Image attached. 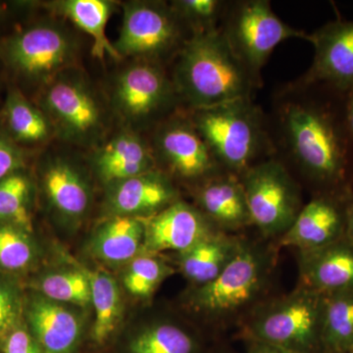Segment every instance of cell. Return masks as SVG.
I'll return each instance as SVG.
<instances>
[{"label": "cell", "mask_w": 353, "mask_h": 353, "mask_svg": "<svg viewBox=\"0 0 353 353\" xmlns=\"http://www.w3.org/2000/svg\"><path fill=\"white\" fill-rule=\"evenodd\" d=\"M347 94L321 83H290L268 118L276 155L316 194L353 192V139Z\"/></svg>", "instance_id": "6da1fadb"}, {"label": "cell", "mask_w": 353, "mask_h": 353, "mask_svg": "<svg viewBox=\"0 0 353 353\" xmlns=\"http://www.w3.org/2000/svg\"><path fill=\"white\" fill-rule=\"evenodd\" d=\"M171 80L188 111L252 99L261 85L234 54L220 29L190 34L176 53Z\"/></svg>", "instance_id": "7a4b0ae2"}, {"label": "cell", "mask_w": 353, "mask_h": 353, "mask_svg": "<svg viewBox=\"0 0 353 353\" xmlns=\"http://www.w3.org/2000/svg\"><path fill=\"white\" fill-rule=\"evenodd\" d=\"M277 248L243 239L240 252L226 268L214 280L190 292V309L219 328L243 323L263 303L273 280Z\"/></svg>", "instance_id": "3957f363"}, {"label": "cell", "mask_w": 353, "mask_h": 353, "mask_svg": "<svg viewBox=\"0 0 353 353\" xmlns=\"http://www.w3.org/2000/svg\"><path fill=\"white\" fill-rule=\"evenodd\" d=\"M188 112L223 170L241 176L276 155L268 117L252 99Z\"/></svg>", "instance_id": "277c9868"}, {"label": "cell", "mask_w": 353, "mask_h": 353, "mask_svg": "<svg viewBox=\"0 0 353 353\" xmlns=\"http://www.w3.org/2000/svg\"><path fill=\"white\" fill-rule=\"evenodd\" d=\"M324 299L299 284L290 294L259 304L243 320V338L296 353H322Z\"/></svg>", "instance_id": "5b68a950"}, {"label": "cell", "mask_w": 353, "mask_h": 353, "mask_svg": "<svg viewBox=\"0 0 353 353\" xmlns=\"http://www.w3.org/2000/svg\"><path fill=\"white\" fill-rule=\"evenodd\" d=\"M219 29L234 54L260 83L261 70L279 44L307 37L279 18L268 0L228 1Z\"/></svg>", "instance_id": "8992f818"}, {"label": "cell", "mask_w": 353, "mask_h": 353, "mask_svg": "<svg viewBox=\"0 0 353 353\" xmlns=\"http://www.w3.org/2000/svg\"><path fill=\"white\" fill-rule=\"evenodd\" d=\"M240 179L252 226L265 240H279L303 208L299 183L277 155L254 165Z\"/></svg>", "instance_id": "52a82bcc"}, {"label": "cell", "mask_w": 353, "mask_h": 353, "mask_svg": "<svg viewBox=\"0 0 353 353\" xmlns=\"http://www.w3.org/2000/svg\"><path fill=\"white\" fill-rule=\"evenodd\" d=\"M77 54L75 38L53 22L30 26L0 43V58L11 71L30 82L43 85L71 69Z\"/></svg>", "instance_id": "ba28073f"}, {"label": "cell", "mask_w": 353, "mask_h": 353, "mask_svg": "<svg viewBox=\"0 0 353 353\" xmlns=\"http://www.w3.org/2000/svg\"><path fill=\"white\" fill-rule=\"evenodd\" d=\"M41 104L53 131L69 143L94 145L104 131L99 99L85 77L72 68L44 85Z\"/></svg>", "instance_id": "9c48e42d"}, {"label": "cell", "mask_w": 353, "mask_h": 353, "mask_svg": "<svg viewBox=\"0 0 353 353\" xmlns=\"http://www.w3.org/2000/svg\"><path fill=\"white\" fill-rule=\"evenodd\" d=\"M123 10L119 38L114 48L120 58L136 57L158 62L172 51L180 50L183 37L180 18L171 6L157 1L127 2Z\"/></svg>", "instance_id": "30bf717a"}, {"label": "cell", "mask_w": 353, "mask_h": 353, "mask_svg": "<svg viewBox=\"0 0 353 353\" xmlns=\"http://www.w3.org/2000/svg\"><path fill=\"white\" fill-rule=\"evenodd\" d=\"M176 101L171 78L158 62H134L122 70L114 83V108L130 122L157 118Z\"/></svg>", "instance_id": "8fae6325"}, {"label": "cell", "mask_w": 353, "mask_h": 353, "mask_svg": "<svg viewBox=\"0 0 353 353\" xmlns=\"http://www.w3.org/2000/svg\"><path fill=\"white\" fill-rule=\"evenodd\" d=\"M155 159H160L171 173L183 180L201 182L223 170L216 161L189 112L164 121L154 134Z\"/></svg>", "instance_id": "7c38bea8"}, {"label": "cell", "mask_w": 353, "mask_h": 353, "mask_svg": "<svg viewBox=\"0 0 353 353\" xmlns=\"http://www.w3.org/2000/svg\"><path fill=\"white\" fill-rule=\"evenodd\" d=\"M314 57L301 78L305 83H321L347 94L353 87V20L329 21L307 34Z\"/></svg>", "instance_id": "4fadbf2b"}, {"label": "cell", "mask_w": 353, "mask_h": 353, "mask_svg": "<svg viewBox=\"0 0 353 353\" xmlns=\"http://www.w3.org/2000/svg\"><path fill=\"white\" fill-rule=\"evenodd\" d=\"M353 194H316L303 205L290 229L278 240L277 248L308 252L345 238V208Z\"/></svg>", "instance_id": "5bb4252c"}, {"label": "cell", "mask_w": 353, "mask_h": 353, "mask_svg": "<svg viewBox=\"0 0 353 353\" xmlns=\"http://www.w3.org/2000/svg\"><path fill=\"white\" fill-rule=\"evenodd\" d=\"M143 220V248L152 255L165 252H187L199 241L220 231L199 209L181 201Z\"/></svg>", "instance_id": "9a60e30c"}, {"label": "cell", "mask_w": 353, "mask_h": 353, "mask_svg": "<svg viewBox=\"0 0 353 353\" xmlns=\"http://www.w3.org/2000/svg\"><path fill=\"white\" fill-rule=\"evenodd\" d=\"M196 201L197 209L220 231L236 234L252 226L243 183L234 174L220 170L197 183Z\"/></svg>", "instance_id": "2e32d148"}, {"label": "cell", "mask_w": 353, "mask_h": 353, "mask_svg": "<svg viewBox=\"0 0 353 353\" xmlns=\"http://www.w3.org/2000/svg\"><path fill=\"white\" fill-rule=\"evenodd\" d=\"M29 330L44 353H75L83 336V323L62 303L36 294L25 307Z\"/></svg>", "instance_id": "e0dca14e"}, {"label": "cell", "mask_w": 353, "mask_h": 353, "mask_svg": "<svg viewBox=\"0 0 353 353\" xmlns=\"http://www.w3.org/2000/svg\"><path fill=\"white\" fill-rule=\"evenodd\" d=\"M299 284L320 294L353 290V245L343 238L317 250L297 252Z\"/></svg>", "instance_id": "ac0fdd59"}, {"label": "cell", "mask_w": 353, "mask_h": 353, "mask_svg": "<svg viewBox=\"0 0 353 353\" xmlns=\"http://www.w3.org/2000/svg\"><path fill=\"white\" fill-rule=\"evenodd\" d=\"M113 185L109 208L117 216L152 217L179 201L171 179L157 169Z\"/></svg>", "instance_id": "d6986e66"}, {"label": "cell", "mask_w": 353, "mask_h": 353, "mask_svg": "<svg viewBox=\"0 0 353 353\" xmlns=\"http://www.w3.org/2000/svg\"><path fill=\"white\" fill-rule=\"evenodd\" d=\"M95 169L102 180L113 183L157 169L152 146L138 134L123 132L95 153Z\"/></svg>", "instance_id": "ffe728a7"}, {"label": "cell", "mask_w": 353, "mask_h": 353, "mask_svg": "<svg viewBox=\"0 0 353 353\" xmlns=\"http://www.w3.org/2000/svg\"><path fill=\"white\" fill-rule=\"evenodd\" d=\"M44 192L53 209L70 220H79L90 203L88 183L81 171L68 160L54 157L44 167Z\"/></svg>", "instance_id": "44dd1931"}, {"label": "cell", "mask_w": 353, "mask_h": 353, "mask_svg": "<svg viewBox=\"0 0 353 353\" xmlns=\"http://www.w3.org/2000/svg\"><path fill=\"white\" fill-rule=\"evenodd\" d=\"M243 238L216 231L180 253L181 271L194 287L214 280L240 252Z\"/></svg>", "instance_id": "7402d4cb"}, {"label": "cell", "mask_w": 353, "mask_h": 353, "mask_svg": "<svg viewBox=\"0 0 353 353\" xmlns=\"http://www.w3.org/2000/svg\"><path fill=\"white\" fill-rule=\"evenodd\" d=\"M51 10L63 16L80 28L92 39V53L103 59L106 55L121 59L106 34V26L114 10L108 0H59L48 3Z\"/></svg>", "instance_id": "603a6c76"}, {"label": "cell", "mask_w": 353, "mask_h": 353, "mask_svg": "<svg viewBox=\"0 0 353 353\" xmlns=\"http://www.w3.org/2000/svg\"><path fill=\"white\" fill-rule=\"evenodd\" d=\"M145 241L143 218L116 216L102 225L92 241L94 256L111 263L128 261L138 254Z\"/></svg>", "instance_id": "cb8c5ba5"}, {"label": "cell", "mask_w": 353, "mask_h": 353, "mask_svg": "<svg viewBox=\"0 0 353 353\" xmlns=\"http://www.w3.org/2000/svg\"><path fill=\"white\" fill-rule=\"evenodd\" d=\"M3 117L9 138L15 143H44L53 132L48 116L28 101L17 88H11L7 94Z\"/></svg>", "instance_id": "d4e9b609"}, {"label": "cell", "mask_w": 353, "mask_h": 353, "mask_svg": "<svg viewBox=\"0 0 353 353\" xmlns=\"http://www.w3.org/2000/svg\"><path fill=\"white\" fill-rule=\"evenodd\" d=\"M353 347V290L326 294L323 308L322 353H348Z\"/></svg>", "instance_id": "484cf974"}, {"label": "cell", "mask_w": 353, "mask_h": 353, "mask_svg": "<svg viewBox=\"0 0 353 353\" xmlns=\"http://www.w3.org/2000/svg\"><path fill=\"white\" fill-rule=\"evenodd\" d=\"M92 303L94 308V323L92 340L102 345L112 336L122 314L121 292L115 279L104 271L90 276Z\"/></svg>", "instance_id": "4316f807"}, {"label": "cell", "mask_w": 353, "mask_h": 353, "mask_svg": "<svg viewBox=\"0 0 353 353\" xmlns=\"http://www.w3.org/2000/svg\"><path fill=\"white\" fill-rule=\"evenodd\" d=\"M196 339L178 325L157 323L146 327L130 341L129 353H197Z\"/></svg>", "instance_id": "83f0119b"}, {"label": "cell", "mask_w": 353, "mask_h": 353, "mask_svg": "<svg viewBox=\"0 0 353 353\" xmlns=\"http://www.w3.org/2000/svg\"><path fill=\"white\" fill-rule=\"evenodd\" d=\"M31 182L21 171L0 180V223L15 225L31 232Z\"/></svg>", "instance_id": "f1b7e54d"}, {"label": "cell", "mask_w": 353, "mask_h": 353, "mask_svg": "<svg viewBox=\"0 0 353 353\" xmlns=\"http://www.w3.org/2000/svg\"><path fill=\"white\" fill-rule=\"evenodd\" d=\"M37 289L41 296L59 303L87 306L92 303L90 276L79 271L46 274L38 281Z\"/></svg>", "instance_id": "f546056e"}, {"label": "cell", "mask_w": 353, "mask_h": 353, "mask_svg": "<svg viewBox=\"0 0 353 353\" xmlns=\"http://www.w3.org/2000/svg\"><path fill=\"white\" fill-rule=\"evenodd\" d=\"M30 232L7 223H0V269L22 271L36 257V248Z\"/></svg>", "instance_id": "4dcf8cb0"}, {"label": "cell", "mask_w": 353, "mask_h": 353, "mask_svg": "<svg viewBox=\"0 0 353 353\" xmlns=\"http://www.w3.org/2000/svg\"><path fill=\"white\" fill-rule=\"evenodd\" d=\"M227 3L222 0H178L170 6L192 34L219 29Z\"/></svg>", "instance_id": "1f68e13d"}, {"label": "cell", "mask_w": 353, "mask_h": 353, "mask_svg": "<svg viewBox=\"0 0 353 353\" xmlns=\"http://www.w3.org/2000/svg\"><path fill=\"white\" fill-rule=\"evenodd\" d=\"M173 270L152 254L134 259L124 276L126 289L134 296L150 297Z\"/></svg>", "instance_id": "d6a6232c"}, {"label": "cell", "mask_w": 353, "mask_h": 353, "mask_svg": "<svg viewBox=\"0 0 353 353\" xmlns=\"http://www.w3.org/2000/svg\"><path fill=\"white\" fill-rule=\"evenodd\" d=\"M19 296L10 285L0 279V343L21 324Z\"/></svg>", "instance_id": "836d02e7"}, {"label": "cell", "mask_w": 353, "mask_h": 353, "mask_svg": "<svg viewBox=\"0 0 353 353\" xmlns=\"http://www.w3.org/2000/svg\"><path fill=\"white\" fill-rule=\"evenodd\" d=\"M3 353H44L29 329L19 324L0 343Z\"/></svg>", "instance_id": "e575fe53"}, {"label": "cell", "mask_w": 353, "mask_h": 353, "mask_svg": "<svg viewBox=\"0 0 353 353\" xmlns=\"http://www.w3.org/2000/svg\"><path fill=\"white\" fill-rule=\"evenodd\" d=\"M24 165V153L15 141L0 132V180L14 172L20 171Z\"/></svg>", "instance_id": "d590c367"}, {"label": "cell", "mask_w": 353, "mask_h": 353, "mask_svg": "<svg viewBox=\"0 0 353 353\" xmlns=\"http://www.w3.org/2000/svg\"><path fill=\"white\" fill-rule=\"evenodd\" d=\"M246 353H296L263 341L245 340Z\"/></svg>", "instance_id": "8d00e7d4"}, {"label": "cell", "mask_w": 353, "mask_h": 353, "mask_svg": "<svg viewBox=\"0 0 353 353\" xmlns=\"http://www.w3.org/2000/svg\"><path fill=\"white\" fill-rule=\"evenodd\" d=\"M345 239L353 245V194L350 196L345 208Z\"/></svg>", "instance_id": "74e56055"}, {"label": "cell", "mask_w": 353, "mask_h": 353, "mask_svg": "<svg viewBox=\"0 0 353 353\" xmlns=\"http://www.w3.org/2000/svg\"><path fill=\"white\" fill-rule=\"evenodd\" d=\"M347 119L348 129L353 139V87L347 92Z\"/></svg>", "instance_id": "f35d334b"}, {"label": "cell", "mask_w": 353, "mask_h": 353, "mask_svg": "<svg viewBox=\"0 0 353 353\" xmlns=\"http://www.w3.org/2000/svg\"><path fill=\"white\" fill-rule=\"evenodd\" d=\"M4 10L3 7H2L1 4H0V22H1L2 19H3Z\"/></svg>", "instance_id": "ab89813d"}, {"label": "cell", "mask_w": 353, "mask_h": 353, "mask_svg": "<svg viewBox=\"0 0 353 353\" xmlns=\"http://www.w3.org/2000/svg\"><path fill=\"white\" fill-rule=\"evenodd\" d=\"M348 353H353V347L350 348V350L348 352Z\"/></svg>", "instance_id": "60d3db41"}]
</instances>
